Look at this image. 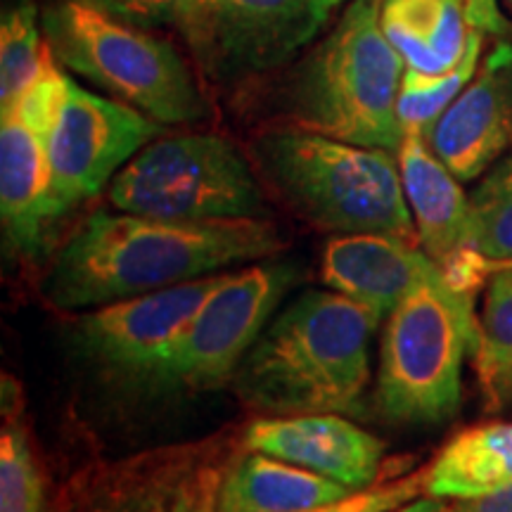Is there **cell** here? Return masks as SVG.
Listing matches in <instances>:
<instances>
[{
  "label": "cell",
  "instance_id": "6da1fadb",
  "mask_svg": "<svg viewBox=\"0 0 512 512\" xmlns=\"http://www.w3.org/2000/svg\"><path fill=\"white\" fill-rule=\"evenodd\" d=\"M280 247L278 230L264 219L171 221L95 211L55 259L43 292L57 309H95L268 259Z\"/></svg>",
  "mask_w": 512,
  "mask_h": 512
},
{
  "label": "cell",
  "instance_id": "7a4b0ae2",
  "mask_svg": "<svg viewBox=\"0 0 512 512\" xmlns=\"http://www.w3.org/2000/svg\"><path fill=\"white\" fill-rule=\"evenodd\" d=\"M380 320L335 290L306 292L256 337L233 377L235 392L268 415L358 413Z\"/></svg>",
  "mask_w": 512,
  "mask_h": 512
},
{
  "label": "cell",
  "instance_id": "3957f363",
  "mask_svg": "<svg viewBox=\"0 0 512 512\" xmlns=\"http://www.w3.org/2000/svg\"><path fill=\"white\" fill-rule=\"evenodd\" d=\"M382 0H351L294 69L287 110L294 126L351 145L399 152L396 112L406 62L384 36Z\"/></svg>",
  "mask_w": 512,
  "mask_h": 512
},
{
  "label": "cell",
  "instance_id": "277c9868",
  "mask_svg": "<svg viewBox=\"0 0 512 512\" xmlns=\"http://www.w3.org/2000/svg\"><path fill=\"white\" fill-rule=\"evenodd\" d=\"M261 174L290 207L335 233H382L413 240L415 221L399 159L380 147L351 145L287 128L254 145Z\"/></svg>",
  "mask_w": 512,
  "mask_h": 512
},
{
  "label": "cell",
  "instance_id": "5b68a950",
  "mask_svg": "<svg viewBox=\"0 0 512 512\" xmlns=\"http://www.w3.org/2000/svg\"><path fill=\"white\" fill-rule=\"evenodd\" d=\"M477 349L472 292L434 264L387 316L375 401L389 422L439 425L458 413L463 361Z\"/></svg>",
  "mask_w": 512,
  "mask_h": 512
},
{
  "label": "cell",
  "instance_id": "8992f818",
  "mask_svg": "<svg viewBox=\"0 0 512 512\" xmlns=\"http://www.w3.org/2000/svg\"><path fill=\"white\" fill-rule=\"evenodd\" d=\"M43 34L62 67L159 124H192L209 105L176 46L81 3L60 0L43 17Z\"/></svg>",
  "mask_w": 512,
  "mask_h": 512
},
{
  "label": "cell",
  "instance_id": "52a82bcc",
  "mask_svg": "<svg viewBox=\"0 0 512 512\" xmlns=\"http://www.w3.org/2000/svg\"><path fill=\"white\" fill-rule=\"evenodd\" d=\"M119 211L171 221L261 219L264 195L247 157L216 133L147 143L110 183Z\"/></svg>",
  "mask_w": 512,
  "mask_h": 512
},
{
  "label": "cell",
  "instance_id": "ba28073f",
  "mask_svg": "<svg viewBox=\"0 0 512 512\" xmlns=\"http://www.w3.org/2000/svg\"><path fill=\"white\" fill-rule=\"evenodd\" d=\"M297 268L292 264H256L223 273L200 311L143 384L162 392H207L233 382L242 358L271 323Z\"/></svg>",
  "mask_w": 512,
  "mask_h": 512
},
{
  "label": "cell",
  "instance_id": "9c48e42d",
  "mask_svg": "<svg viewBox=\"0 0 512 512\" xmlns=\"http://www.w3.org/2000/svg\"><path fill=\"white\" fill-rule=\"evenodd\" d=\"M162 126L69 79L67 100L50 138L53 219L98 195L147 143L159 138Z\"/></svg>",
  "mask_w": 512,
  "mask_h": 512
},
{
  "label": "cell",
  "instance_id": "30bf717a",
  "mask_svg": "<svg viewBox=\"0 0 512 512\" xmlns=\"http://www.w3.org/2000/svg\"><path fill=\"white\" fill-rule=\"evenodd\" d=\"M344 0H204L192 53L214 79L266 74L313 46Z\"/></svg>",
  "mask_w": 512,
  "mask_h": 512
},
{
  "label": "cell",
  "instance_id": "8fae6325",
  "mask_svg": "<svg viewBox=\"0 0 512 512\" xmlns=\"http://www.w3.org/2000/svg\"><path fill=\"white\" fill-rule=\"evenodd\" d=\"M221 275L95 306L76 320V347L105 370L143 382L178 342Z\"/></svg>",
  "mask_w": 512,
  "mask_h": 512
},
{
  "label": "cell",
  "instance_id": "7c38bea8",
  "mask_svg": "<svg viewBox=\"0 0 512 512\" xmlns=\"http://www.w3.org/2000/svg\"><path fill=\"white\" fill-rule=\"evenodd\" d=\"M425 140L460 183L475 181L512 152V41L496 43Z\"/></svg>",
  "mask_w": 512,
  "mask_h": 512
},
{
  "label": "cell",
  "instance_id": "4fadbf2b",
  "mask_svg": "<svg viewBox=\"0 0 512 512\" xmlns=\"http://www.w3.org/2000/svg\"><path fill=\"white\" fill-rule=\"evenodd\" d=\"M396 159L422 252L453 285L475 290L489 261L472 249L470 197H465L458 178L430 150L422 133L408 131Z\"/></svg>",
  "mask_w": 512,
  "mask_h": 512
},
{
  "label": "cell",
  "instance_id": "5bb4252c",
  "mask_svg": "<svg viewBox=\"0 0 512 512\" xmlns=\"http://www.w3.org/2000/svg\"><path fill=\"white\" fill-rule=\"evenodd\" d=\"M249 451L335 479L351 491L368 489L380 475L384 444L342 413L273 415L245 434Z\"/></svg>",
  "mask_w": 512,
  "mask_h": 512
},
{
  "label": "cell",
  "instance_id": "9a60e30c",
  "mask_svg": "<svg viewBox=\"0 0 512 512\" xmlns=\"http://www.w3.org/2000/svg\"><path fill=\"white\" fill-rule=\"evenodd\" d=\"M0 216L5 245L34 256L53 219L50 138L55 131L31 124L15 110H0Z\"/></svg>",
  "mask_w": 512,
  "mask_h": 512
},
{
  "label": "cell",
  "instance_id": "2e32d148",
  "mask_svg": "<svg viewBox=\"0 0 512 512\" xmlns=\"http://www.w3.org/2000/svg\"><path fill=\"white\" fill-rule=\"evenodd\" d=\"M434 261L408 240L382 233L332 238L323 252V280L354 302L387 318Z\"/></svg>",
  "mask_w": 512,
  "mask_h": 512
},
{
  "label": "cell",
  "instance_id": "e0dca14e",
  "mask_svg": "<svg viewBox=\"0 0 512 512\" xmlns=\"http://www.w3.org/2000/svg\"><path fill=\"white\" fill-rule=\"evenodd\" d=\"M472 0H382L380 24L408 69L451 72L472 38Z\"/></svg>",
  "mask_w": 512,
  "mask_h": 512
},
{
  "label": "cell",
  "instance_id": "ac0fdd59",
  "mask_svg": "<svg viewBox=\"0 0 512 512\" xmlns=\"http://www.w3.org/2000/svg\"><path fill=\"white\" fill-rule=\"evenodd\" d=\"M349 494L335 479L252 451L223 477L216 512H304Z\"/></svg>",
  "mask_w": 512,
  "mask_h": 512
},
{
  "label": "cell",
  "instance_id": "d6986e66",
  "mask_svg": "<svg viewBox=\"0 0 512 512\" xmlns=\"http://www.w3.org/2000/svg\"><path fill=\"white\" fill-rule=\"evenodd\" d=\"M512 484V422L460 432L427 467V494L477 498Z\"/></svg>",
  "mask_w": 512,
  "mask_h": 512
},
{
  "label": "cell",
  "instance_id": "ffe728a7",
  "mask_svg": "<svg viewBox=\"0 0 512 512\" xmlns=\"http://www.w3.org/2000/svg\"><path fill=\"white\" fill-rule=\"evenodd\" d=\"M477 377L484 408H512V264H505L486 285L482 318L477 323Z\"/></svg>",
  "mask_w": 512,
  "mask_h": 512
},
{
  "label": "cell",
  "instance_id": "44dd1931",
  "mask_svg": "<svg viewBox=\"0 0 512 512\" xmlns=\"http://www.w3.org/2000/svg\"><path fill=\"white\" fill-rule=\"evenodd\" d=\"M484 34L472 31L470 48L460 64L444 74H422L415 69L403 72L399 102H396V112L403 124V131H415L425 136L430 131L434 121L446 112V107L463 93V88L477 74L479 55H482Z\"/></svg>",
  "mask_w": 512,
  "mask_h": 512
},
{
  "label": "cell",
  "instance_id": "7402d4cb",
  "mask_svg": "<svg viewBox=\"0 0 512 512\" xmlns=\"http://www.w3.org/2000/svg\"><path fill=\"white\" fill-rule=\"evenodd\" d=\"M470 242L489 266L512 264V152L486 171L470 195Z\"/></svg>",
  "mask_w": 512,
  "mask_h": 512
},
{
  "label": "cell",
  "instance_id": "603a6c76",
  "mask_svg": "<svg viewBox=\"0 0 512 512\" xmlns=\"http://www.w3.org/2000/svg\"><path fill=\"white\" fill-rule=\"evenodd\" d=\"M48 38L31 0H19L5 10L0 24V110L10 107L36 79L46 55Z\"/></svg>",
  "mask_w": 512,
  "mask_h": 512
},
{
  "label": "cell",
  "instance_id": "cb8c5ba5",
  "mask_svg": "<svg viewBox=\"0 0 512 512\" xmlns=\"http://www.w3.org/2000/svg\"><path fill=\"white\" fill-rule=\"evenodd\" d=\"M43 484L27 434L5 422L0 437V512H41Z\"/></svg>",
  "mask_w": 512,
  "mask_h": 512
},
{
  "label": "cell",
  "instance_id": "d4e9b609",
  "mask_svg": "<svg viewBox=\"0 0 512 512\" xmlns=\"http://www.w3.org/2000/svg\"><path fill=\"white\" fill-rule=\"evenodd\" d=\"M81 3L131 27L176 31L190 48L195 46L204 15V0H81Z\"/></svg>",
  "mask_w": 512,
  "mask_h": 512
},
{
  "label": "cell",
  "instance_id": "484cf974",
  "mask_svg": "<svg viewBox=\"0 0 512 512\" xmlns=\"http://www.w3.org/2000/svg\"><path fill=\"white\" fill-rule=\"evenodd\" d=\"M422 491H427V470L415 472V475L403 479H394V482L373 484L368 489L339 498L335 503L320 505V508L304 512H387L396 508V505L413 501Z\"/></svg>",
  "mask_w": 512,
  "mask_h": 512
},
{
  "label": "cell",
  "instance_id": "4316f807",
  "mask_svg": "<svg viewBox=\"0 0 512 512\" xmlns=\"http://www.w3.org/2000/svg\"><path fill=\"white\" fill-rule=\"evenodd\" d=\"M221 482L214 472H197L143 503L140 512H216Z\"/></svg>",
  "mask_w": 512,
  "mask_h": 512
},
{
  "label": "cell",
  "instance_id": "83f0119b",
  "mask_svg": "<svg viewBox=\"0 0 512 512\" xmlns=\"http://www.w3.org/2000/svg\"><path fill=\"white\" fill-rule=\"evenodd\" d=\"M472 29L479 31L484 36H508V22H505L501 8H498L496 0H472V12H470Z\"/></svg>",
  "mask_w": 512,
  "mask_h": 512
},
{
  "label": "cell",
  "instance_id": "f1b7e54d",
  "mask_svg": "<svg viewBox=\"0 0 512 512\" xmlns=\"http://www.w3.org/2000/svg\"><path fill=\"white\" fill-rule=\"evenodd\" d=\"M448 512H512V484L477 498H460Z\"/></svg>",
  "mask_w": 512,
  "mask_h": 512
},
{
  "label": "cell",
  "instance_id": "f546056e",
  "mask_svg": "<svg viewBox=\"0 0 512 512\" xmlns=\"http://www.w3.org/2000/svg\"><path fill=\"white\" fill-rule=\"evenodd\" d=\"M387 512H448L444 498L439 496H425V498H413V501L396 505V508Z\"/></svg>",
  "mask_w": 512,
  "mask_h": 512
},
{
  "label": "cell",
  "instance_id": "4dcf8cb0",
  "mask_svg": "<svg viewBox=\"0 0 512 512\" xmlns=\"http://www.w3.org/2000/svg\"><path fill=\"white\" fill-rule=\"evenodd\" d=\"M505 5H508V10L512 12V0H505Z\"/></svg>",
  "mask_w": 512,
  "mask_h": 512
}]
</instances>
